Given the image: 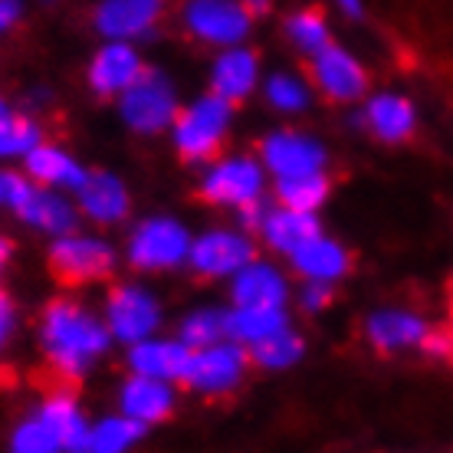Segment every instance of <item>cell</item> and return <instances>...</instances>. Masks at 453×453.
<instances>
[{
  "label": "cell",
  "mask_w": 453,
  "mask_h": 453,
  "mask_svg": "<svg viewBox=\"0 0 453 453\" xmlns=\"http://www.w3.org/2000/svg\"><path fill=\"white\" fill-rule=\"evenodd\" d=\"M312 82L329 103H358L368 92V73L342 46H322L312 53Z\"/></svg>",
  "instance_id": "cell-12"
},
{
  "label": "cell",
  "mask_w": 453,
  "mask_h": 453,
  "mask_svg": "<svg viewBox=\"0 0 453 453\" xmlns=\"http://www.w3.org/2000/svg\"><path fill=\"white\" fill-rule=\"evenodd\" d=\"M0 112H7V103H4V96H0Z\"/></svg>",
  "instance_id": "cell-45"
},
{
  "label": "cell",
  "mask_w": 453,
  "mask_h": 453,
  "mask_svg": "<svg viewBox=\"0 0 453 453\" xmlns=\"http://www.w3.org/2000/svg\"><path fill=\"white\" fill-rule=\"evenodd\" d=\"M11 447L17 453H53V450H63L57 441V434L50 431V424L43 418H34V420H23L20 427L13 431V441Z\"/></svg>",
  "instance_id": "cell-35"
},
{
  "label": "cell",
  "mask_w": 453,
  "mask_h": 453,
  "mask_svg": "<svg viewBox=\"0 0 453 453\" xmlns=\"http://www.w3.org/2000/svg\"><path fill=\"white\" fill-rule=\"evenodd\" d=\"M119 411L151 427V424H161V420H168L174 414V391L161 378L132 372V378L125 381L122 395H119Z\"/></svg>",
  "instance_id": "cell-18"
},
{
  "label": "cell",
  "mask_w": 453,
  "mask_h": 453,
  "mask_svg": "<svg viewBox=\"0 0 453 453\" xmlns=\"http://www.w3.org/2000/svg\"><path fill=\"white\" fill-rule=\"evenodd\" d=\"M299 303L306 312H322V309L332 306V283H319V280H306L303 293H299Z\"/></svg>",
  "instance_id": "cell-36"
},
{
  "label": "cell",
  "mask_w": 453,
  "mask_h": 453,
  "mask_svg": "<svg viewBox=\"0 0 453 453\" xmlns=\"http://www.w3.org/2000/svg\"><path fill=\"white\" fill-rule=\"evenodd\" d=\"M286 276L270 263L250 260L243 270L234 273V286H230V299L234 306H286Z\"/></svg>",
  "instance_id": "cell-22"
},
{
  "label": "cell",
  "mask_w": 453,
  "mask_h": 453,
  "mask_svg": "<svg viewBox=\"0 0 453 453\" xmlns=\"http://www.w3.org/2000/svg\"><path fill=\"white\" fill-rule=\"evenodd\" d=\"M260 151L266 171H273L276 178L326 168V148H322V142L303 135V132H273V135L263 138Z\"/></svg>",
  "instance_id": "cell-15"
},
{
  "label": "cell",
  "mask_w": 453,
  "mask_h": 453,
  "mask_svg": "<svg viewBox=\"0 0 453 453\" xmlns=\"http://www.w3.org/2000/svg\"><path fill=\"white\" fill-rule=\"evenodd\" d=\"M250 365V351L240 342H214L204 349H191V362L184 372L181 385L204 397L230 395L243 381Z\"/></svg>",
  "instance_id": "cell-6"
},
{
  "label": "cell",
  "mask_w": 453,
  "mask_h": 453,
  "mask_svg": "<svg viewBox=\"0 0 453 453\" xmlns=\"http://www.w3.org/2000/svg\"><path fill=\"white\" fill-rule=\"evenodd\" d=\"M4 204L34 230H43L53 237L73 234L76 220H80L76 207L69 204L63 194H57L53 188H43V184L36 188L30 174H13V171L4 174Z\"/></svg>",
  "instance_id": "cell-3"
},
{
  "label": "cell",
  "mask_w": 453,
  "mask_h": 453,
  "mask_svg": "<svg viewBox=\"0 0 453 453\" xmlns=\"http://www.w3.org/2000/svg\"><path fill=\"white\" fill-rule=\"evenodd\" d=\"M112 332L82 309L73 299H57L50 303L40 322V349L46 355V365L53 372V381L73 385L89 372L96 358L109 349Z\"/></svg>",
  "instance_id": "cell-1"
},
{
  "label": "cell",
  "mask_w": 453,
  "mask_h": 453,
  "mask_svg": "<svg viewBox=\"0 0 453 453\" xmlns=\"http://www.w3.org/2000/svg\"><path fill=\"white\" fill-rule=\"evenodd\" d=\"M226 335V312L220 309H194L181 319L178 326V339L188 345V349H204V345H214Z\"/></svg>",
  "instance_id": "cell-32"
},
{
  "label": "cell",
  "mask_w": 453,
  "mask_h": 453,
  "mask_svg": "<svg viewBox=\"0 0 453 453\" xmlns=\"http://www.w3.org/2000/svg\"><path fill=\"white\" fill-rule=\"evenodd\" d=\"M427 332H431V326L414 312H404V309H378L365 322V335L381 355L414 349L427 339Z\"/></svg>",
  "instance_id": "cell-19"
},
{
  "label": "cell",
  "mask_w": 453,
  "mask_h": 453,
  "mask_svg": "<svg viewBox=\"0 0 453 453\" xmlns=\"http://www.w3.org/2000/svg\"><path fill=\"white\" fill-rule=\"evenodd\" d=\"M339 7L349 13V17H358V13H362V0H339Z\"/></svg>",
  "instance_id": "cell-43"
},
{
  "label": "cell",
  "mask_w": 453,
  "mask_h": 453,
  "mask_svg": "<svg viewBox=\"0 0 453 453\" xmlns=\"http://www.w3.org/2000/svg\"><path fill=\"white\" fill-rule=\"evenodd\" d=\"M23 17V0H0V36L11 34Z\"/></svg>",
  "instance_id": "cell-39"
},
{
  "label": "cell",
  "mask_w": 453,
  "mask_h": 453,
  "mask_svg": "<svg viewBox=\"0 0 453 453\" xmlns=\"http://www.w3.org/2000/svg\"><path fill=\"white\" fill-rule=\"evenodd\" d=\"M365 122L378 142L401 145L418 132V109L401 92H378L365 109Z\"/></svg>",
  "instance_id": "cell-20"
},
{
  "label": "cell",
  "mask_w": 453,
  "mask_h": 453,
  "mask_svg": "<svg viewBox=\"0 0 453 453\" xmlns=\"http://www.w3.org/2000/svg\"><path fill=\"white\" fill-rule=\"evenodd\" d=\"M13 257V243L7 237H0V273L7 270V263H11Z\"/></svg>",
  "instance_id": "cell-41"
},
{
  "label": "cell",
  "mask_w": 453,
  "mask_h": 453,
  "mask_svg": "<svg viewBox=\"0 0 453 453\" xmlns=\"http://www.w3.org/2000/svg\"><path fill=\"white\" fill-rule=\"evenodd\" d=\"M332 181L322 171H306V174H286L276 181V201L293 211H319L329 201Z\"/></svg>",
  "instance_id": "cell-28"
},
{
  "label": "cell",
  "mask_w": 453,
  "mask_h": 453,
  "mask_svg": "<svg viewBox=\"0 0 453 453\" xmlns=\"http://www.w3.org/2000/svg\"><path fill=\"white\" fill-rule=\"evenodd\" d=\"M280 329H289L283 306H237L226 312V335L240 345H253Z\"/></svg>",
  "instance_id": "cell-27"
},
{
  "label": "cell",
  "mask_w": 453,
  "mask_h": 453,
  "mask_svg": "<svg viewBox=\"0 0 453 453\" xmlns=\"http://www.w3.org/2000/svg\"><path fill=\"white\" fill-rule=\"evenodd\" d=\"M289 260H293V270L303 280H319V283H335L351 270L349 250L335 243V240L322 237V234L312 237L309 243H303L299 250H293Z\"/></svg>",
  "instance_id": "cell-24"
},
{
  "label": "cell",
  "mask_w": 453,
  "mask_h": 453,
  "mask_svg": "<svg viewBox=\"0 0 453 453\" xmlns=\"http://www.w3.org/2000/svg\"><path fill=\"white\" fill-rule=\"evenodd\" d=\"M247 351H250V362H257L260 368L283 372V368H293V365L303 358L306 345H303V339H299L296 332L280 329V332H273V335H266V339L247 345Z\"/></svg>",
  "instance_id": "cell-30"
},
{
  "label": "cell",
  "mask_w": 453,
  "mask_h": 453,
  "mask_svg": "<svg viewBox=\"0 0 453 453\" xmlns=\"http://www.w3.org/2000/svg\"><path fill=\"white\" fill-rule=\"evenodd\" d=\"M0 204H4V174H0Z\"/></svg>",
  "instance_id": "cell-44"
},
{
  "label": "cell",
  "mask_w": 453,
  "mask_h": 453,
  "mask_svg": "<svg viewBox=\"0 0 453 453\" xmlns=\"http://www.w3.org/2000/svg\"><path fill=\"white\" fill-rule=\"evenodd\" d=\"M80 207L82 214L96 224H122L128 217L132 197L119 174L112 171H92L80 184Z\"/></svg>",
  "instance_id": "cell-16"
},
{
  "label": "cell",
  "mask_w": 453,
  "mask_h": 453,
  "mask_svg": "<svg viewBox=\"0 0 453 453\" xmlns=\"http://www.w3.org/2000/svg\"><path fill=\"white\" fill-rule=\"evenodd\" d=\"M286 36H289V43L296 50H303V53H319L322 46H329V23L319 11H296L289 20H286Z\"/></svg>",
  "instance_id": "cell-33"
},
{
  "label": "cell",
  "mask_w": 453,
  "mask_h": 453,
  "mask_svg": "<svg viewBox=\"0 0 453 453\" xmlns=\"http://www.w3.org/2000/svg\"><path fill=\"white\" fill-rule=\"evenodd\" d=\"M240 4H243V7H247L253 17H260V13L270 11V0H240Z\"/></svg>",
  "instance_id": "cell-42"
},
{
  "label": "cell",
  "mask_w": 453,
  "mask_h": 453,
  "mask_svg": "<svg viewBox=\"0 0 453 453\" xmlns=\"http://www.w3.org/2000/svg\"><path fill=\"white\" fill-rule=\"evenodd\" d=\"M191 362V349L178 342L165 339H142L128 351V368L135 374H148V378H161V381H181Z\"/></svg>",
  "instance_id": "cell-21"
},
{
  "label": "cell",
  "mask_w": 453,
  "mask_h": 453,
  "mask_svg": "<svg viewBox=\"0 0 453 453\" xmlns=\"http://www.w3.org/2000/svg\"><path fill=\"white\" fill-rule=\"evenodd\" d=\"M266 188V174L253 158H220L201 178V197L217 207H243L260 201Z\"/></svg>",
  "instance_id": "cell-9"
},
{
  "label": "cell",
  "mask_w": 453,
  "mask_h": 453,
  "mask_svg": "<svg viewBox=\"0 0 453 453\" xmlns=\"http://www.w3.org/2000/svg\"><path fill=\"white\" fill-rule=\"evenodd\" d=\"M260 230H263V240L273 250H280V253H293V250H299L303 243H309L312 237L322 234L316 211H293V207H283V204L263 217Z\"/></svg>",
  "instance_id": "cell-25"
},
{
  "label": "cell",
  "mask_w": 453,
  "mask_h": 453,
  "mask_svg": "<svg viewBox=\"0 0 453 453\" xmlns=\"http://www.w3.org/2000/svg\"><path fill=\"white\" fill-rule=\"evenodd\" d=\"M40 142L43 132L30 115L0 112V158H27Z\"/></svg>",
  "instance_id": "cell-31"
},
{
  "label": "cell",
  "mask_w": 453,
  "mask_h": 453,
  "mask_svg": "<svg viewBox=\"0 0 453 453\" xmlns=\"http://www.w3.org/2000/svg\"><path fill=\"white\" fill-rule=\"evenodd\" d=\"M148 434V424L128 418V414H119V418H103L96 427H89L86 434V447L82 450L92 453H119L128 450L132 443H138Z\"/></svg>",
  "instance_id": "cell-29"
},
{
  "label": "cell",
  "mask_w": 453,
  "mask_h": 453,
  "mask_svg": "<svg viewBox=\"0 0 453 453\" xmlns=\"http://www.w3.org/2000/svg\"><path fill=\"white\" fill-rule=\"evenodd\" d=\"M142 69H145V63H142L135 46L128 43V40H109V43L92 57L86 80H89V89L96 92V96L115 99V96H122V92L138 80Z\"/></svg>",
  "instance_id": "cell-14"
},
{
  "label": "cell",
  "mask_w": 453,
  "mask_h": 453,
  "mask_svg": "<svg viewBox=\"0 0 453 453\" xmlns=\"http://www.w3.org/2000/svg\"><path fill=\"white\" fill-rule=\"evenodd\" d=\"M191 234L174 217H148L128 237V263L142 273H165L188 263Z\"/></svg>",
  "instance_id": "cell-5"
},
{
  "label": "cell",
  "mask_w": 453,
  "mask_h": 453,
  "mask_svg": "<svg viewBox=\"0 0 453 453\" xmlns=\"http://www.w3.org/2000/svg\"><path fill=\"white\" fill-rule=\"evenodd\" d=\"M263 96L266 103L283 115H296L303 112L309 105V86L296 73H273L266 86H263Z\"/></svg>",
  "instance_id": "cell-34"
},
{
  "label": "cell",
  "mask_w": 453,
  "mask_h": 453,
  "mask_svg": "<svg viewBox=\"0 0 453 453\" xmlns=\"http://www.w3.org/2000/svg\"><path fill=\"white\" fill-rule=\"evenodd\" d=\"M240 211V226H247V230H260L263 226V217H266V211H263L260 201H250V204L237 207Z\"/></svg>",
  "instance_id": "cell-40"
},
{
  "label": "cell",
  "mask_w": 453,
  "mask_h": 453,
  "mask_svg": "<svg viewBox=\"0 0 453 453\" xmlns=\"http://www.w3.org/2000/svg\"><path fill=\"white\" fill-rule=\"evenodd\" d=\"M122 122L138 135H158L178 115V92L161 69H142L138 80L119 96Z\"/></svg>",
  "instance_id": "cell-4"
},
{
  "label": "cell",
  "mask_w": 453,
  "mask_h": 453,
  "mask_svg": "<svg viewBox=\"0 0 453 453\" xmlns=\"http://www.w3.org/2000/svg\"><path fill=\"white\" fill-rule=\"evenodd\" d=\"M230 122H234V103L230 99L217 96V92L194 99L171 122V138H174L178 155L188 165L217 158V151L224 148V138L230 132Z\"/></svg>",
  "instance_id": "cell-2"
},
{
  "label": "cell",
  "mask_w": 453,
  "mask_h": 453,
  "mask_svg": "<svg viewBox=\"0 0 453 453\" xmlns=\"http://www.w3.org/2000/svg\"><path fill=\"white\" fill-rule=\"evenodd\" d=\"M11 335H13V303L11 296L0 289V351L7 349Z\"/></svg>",
  "instance_id": "cell-38"
},
{
  "label": "cell",
  "mask_w": 453,
  "mask_h": 453,
  "mask_svg": "<svg viewBox=\"0 0 453 453\" xmlns=\"http://www.w3.org/2000/svg\"><path fill=\"white\" fill-rule=\"evenodd\" d=\"M23 161H27V174L36 184H43V188H73V191H80V184L86 181L82 165L59 145L40 142Z\"/></svg>",
  "instance_id": "cell-26"
},
{
  "label": "cell",
  "mask_w": 453,
  "mask_h": 453,
  "mask_svg": "<svg viewBox=\"0 0 453 453\" xmlns=\"http://www.w3.org/2000/svg\"><path fill=\"white\" fill-rule=\"evenodd\" d=\"M50 270L63 286H86L96 280L112 276L115 250L99 237H82V234H59L57 243L50 247Z\"/></svg>",
  "instance_id": "cell-7"
},
{
  "label": "cell",
  "mask_w": 453,
  "mask_h": 453,
  "mask_svg": "<svg viewBox=\"0 0 453 453\" xmlns=\"http://www.w3.org/2000/svg\"><path fill=\"white\" fill-rule=\"evenodd\" d=\"M105 326L125 345L148 339L161 326L158 299L142 286H115L105 299Z\"/></svg>",
  "instance_id": "cell-10"
},
{
  "label": "cell",
  "mask_w": 453,
  "mask_h": 453,
  "mask_svg": "<svg viewBox=\"0 0 453 453\" xmlns=\"http://www.w3.org/2000/svg\"><path fill=\"white\" fill-rule=\"evenodd\" d=\"M260 82V57L247 46H226L211 69V92L230 103H243Z\"/></svg>",
  "instance_id": "cell-17"
},
{
  "label": "cell",
  "mask_w": 453,
  "mask_h": 453,
  "mask_svg": "<svg viewBox=\"0 0 453 453\" xmlns=\"http://www.w3.org/2000/svg\"><path fill=\"white\" fill-rule=\"evenodd\" d=\"M40 418L50 424V431L57 434V441L63 450H82L86 447V434H89V424L82 418L80 404H76V395L69 391V385H53L50 395L43 397L40 404Z\"/></svg>",
  "instance_id": "cell-23"
},
{
  "label": "cell",
  "mask_w": 453,
  "mask_h": 453,
  "mask_svg": "<svg viewBox=\"0 0 453 453\" xmlns=\"http://www.w3.org/2000/svg\"><path fill=\"white\" fill-rule=\"evenodd\" d=\"M253 243L247 234L237 230H207L197 240H191V253H188V266L204 280H220V276H234L253 260Z\"/></svg>",
  "instance_id": "cell-11"
},
{
  "label": "cell",
  "mask_w": 453,
  "mask_h": 453,
  "mask_svg": "<svg viewBox=\"0 0 453 453\" xmlns=\"http://www.w3.org/2000/svg\"><path fill=\"white\" fill-rule=\"evenodd\" d=\"M181 17L188 34L211 46L243 43L253 27V13L240 0H188Z\"/></svg>",
  "instance_id": "cell-8"
},
{
  "label": "cell",
  "mask_w": 453,
  "mask_h": 453,
  "mask_svg": "<svg viewBox=\"0 0 453 453\" xmlns=\"http://www.w3.org/2000/svg\"><path fill=\"white\" fill-rule=\"evenodd\" d=\"M165 17V0H103L96 7V30L105 40H142Z\"/></svg>",
  "instance_id": "cell-13"
},
{
  "label": "cell",
  "mask_w": 453,
  "mask_h": 453,
  "mask_svg": "<svg viewBox=\"0 0 453 453\" xmlns=\"http://www.w3.org/2000/svg\"><path fill=\"white\" fill-rule=\"evenodd\" d=\"M420 349L427 351L431 358H443V362H453V332L447 329H431L427 339L420 342Z\"/></svg>",
  "instance_id": "cell-37"
}]
</instances>
